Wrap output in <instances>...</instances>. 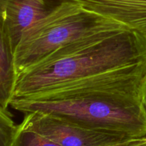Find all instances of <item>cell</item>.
<instances>
[{
    "label": "cell",
    "instance_id": "277c9868",
    "mask_svg": "<svg viewBox=\"0 0 146 146\" xmlns=\"http://www.w3.org/2000/svg\"><path fill=\"white\" fill-rule=\"evenodd\" d=\"M19 125L61 146H108L131 138L85 128L56 115L40 111L24 113Z\"/></svg>",
    "mask_w": 146,
    "mask_h": 146
},
{
    "label": "cell",
    "instance_id": "8fae6325",
    "mask_svg": "<svg viewBox=\"0 0 146 146\" xmlns=\"http://www.w3.org/2000/svg\"><path fill=\"white\" fill-rule=\"evenodd\" d=\"M145 105L146 107V89H145Z\"/></svg>",
    "mask_w": 146,
    "mask_h": 146
},
{
    "label": "cell",
    "instance_id": "6da1fadb",
    "mask_svg": "<svg viewBox=\"0 0 146 146\" xmlns=\"http://www.w3.org/2000/svg\"><path fill=\"white\" fill-rule=\"evenodd\" d=\"M146 61V36L131 29L97 32L50 53L16 76L12 98Z\"/></svg>",
    "mask_w": 146,
    "mask_h": 146
},
{
    "label": "cell",
    "instance_id": "5b68a950",
    "mask_svg": "<svg viewBox=\"0 0 146 146\" xmlns=\"http://www.w3.org/2000/svg\"><path fill=\"white\" fill-rule=\"evenodd\" d=\"M66 0H0L1 26L14 51L24 31Z\"/></svg>",
    "mask_w": 146,
    "mask_h": 146
},
{
    "label": "cell",
    "instance_id": "3957f363",
    "mask_svg": "<svg viewBox=\"0 0 146 146\" xmlns=\"http://www.w3.org/2000/svg\"><path fill=\"white\" fill-rule=\"evenodd\" d=\"M129 29L125 25L66 0L26 30L14 51L16 76L46 56L78 38L97 32Z\"/></svg>",
    "mask_w": 146,
    "mask_h": 146
},
{
    "label": "cell",
    "instance_id": "52a82bcc",
    "mask_svg": "<svg viewBox=\"0 0 146 146\" xmlns=\"http://www.w3.org/2000/svg\"><path fill=\"white\" fill-rule=\"evenodd\" d=\"M0 108H8L13 98L16 74L14 50L4 27L0 30Z\"/></svg>",
    "mask_w": 146,
    "mask_h": 146
},
{
    "label": "cell",
    "instance_id": "8992f818",
    "mask_svg": "<svg viewBox=\"0 0 146 146\" xmlns=\"http://www.w3.org/2000/svg\"><path fill=\"white\" fill-rule=\"evenodd\" d=\"M87 9L146 36V0H74Z\"/></svg>",
    "mask_w": 146,
    "mask_h": 146
},
{
    "label": "cell",
    "instance_id": "30bf717a",
    "mask_svg": "<svg viewBox=\"0 0 146 146\" xmlns=\"http://www.w3.org/2000/svg\"><path fill=\"white\" fill-rule=\"evenodd\" d=\"M108 146H146V138H131Z\"/></svg>",
    "mask_w": 146,
    "mask_h": 146
},
{
    "label": "cell",
    "instance_id": "ba28073f",
    "mask_svg": "<svg viewBox=\"0 0 146 146\" xmlns=\"http://www.w3.org/2000/svg\"><path fill=\"white\" fill-rule=\"evenodd\" d=\"M18 130L8 108H0V146H13Z\"/></svg>",
    "mask_w": 146,
    "mask_h": 146
},
{
    "label": "cell",
    "instance_id": "7a4b0ae2",
    "mask_svg": "<svg viewBox=\"0 0 146 146\" xmlns=\"http://www.w3.org/2000/svg\"><path fill=\"white\" fill-rule=\"evenodd\" d=\"M10 106L24 113H47L101 132L146 138V107L139 100L102 96L45 101L12 98Z\"/></svg>",
    "mask_w": 146,
    "mask_h": 146
},
{
    "label": "cell",
    "instance_id": "9c48e42d",
    "mask_svg": "<svg viewBox=\"0 0 146 146\" xmlns=\"http://www.w3.org/2000/svg\"><path fill=\"white\" fill-rule=\"evenodd\" d=\"M13 146H61L54 141L34 131L20 128L16 135Z\"/></svg>",
    "mask_w": 146,
    "mask_h": 146
}]
</instances>
